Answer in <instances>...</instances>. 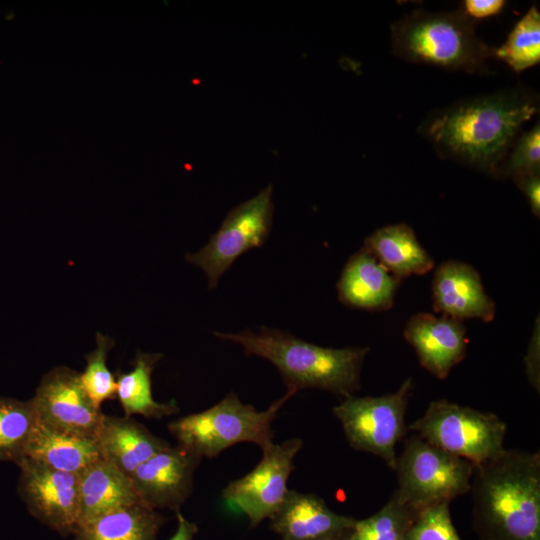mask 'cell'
I'll use <instances>...</instances> for the list:
<instances>
[{
	"label": "cell",
	"mask_w": 540,
	"mask_h": 540,
	"mask_svg": "<svg viewBox=\"0 0 540 540\" xmlns=\"http://www.w3.org/2000/svg\"><path fill=\"white\" fill-rule=\"evenodd\" d=\"M537 111L536 95L508 89L434 112L419 131L439 154L498 178L521 127Z\"/></svg>",
	"instance_id": "1"
},
{
	"label": "cell",
	"mask_w": 540,
	"mask_h": 540,
	"mask_svg": "<svg viewBox=\"0 0 540 540\" xmlns=\"http://www.w3.org/2000/svg\"><path fill=\"white\" fill-rule=\"evenodd\" d=\"M470 491L482 540H540V456L505 449L475 466Z\"/></svg>",
	"instance_id": "2"
},
{
	"label": "cell",
	"mask_w": 540,
	"mask_h": 540,
	"mask_svg": "<svg viewBox=\"0 0 540 540\" xmlns=\"http://www.w3.org/2000/svg\"><path fill=\"white\" fill-rule=\"evenodd\" d=\"M220 339L239 344L245 355L271 362L280 372L287 390L305 388L333 392L344 398L360 388V372L367 347L328 348L299 339L289 332L261 327L258 332H215Z\"/></svg>",
	"instance_id": "3"
},
{
	"label": "cell",
	"mask_w": 540,
	"mask_h": 540,
	"mask_svg": "<svg viewBox=\"0 0 540 540\" xmlns=\"http://www.w3.org/2000/svg\"><path fill=\"white\" fill-rule=\"evenodd\" d=\"M393 53L409 62L466 73L487 72L494 48L475 32L462 9L430 12L413 10L391 25Z\"/></svg>",
	"instance_id": "4"
},
{
	"label": "cell",
	"mask_w": 540,
	"mask_h": 540,
	"mask_svg": "<svg viewBox=\"0 0 540 540\" xmlns=\"http://www.w3.org/2000/svg\"><path fill=\"white\" fill-rule=\"evenodd\" d=\"M295 393L287 390L264 411L244 404L230 392L220 402L202 412L188 414L168 424L178 446L198 457H215L241 442H251L261 449L271 444V424L279 409Z\"/></svg>",
	"instance_id": "5"
},
{
	"label": "cell",
	"mask_w": 540,
	"mask_h": 540,
	"mask_svg": "<svg viewBox=\"0 0 540 540\" xmlns=\"http://www.w3.org/2000/svg\"><path fill=\"white\" fill-rule=\"evenodd\" d=\"M395 471L398 488L394 494L419 513L468 493L475 465L416 435L406 441Z\"/></svg>",
	"instance_id": "6"
},
{
	"label": "cell",
	"mask_w": 540,
	"mask_h": 540,
	"mask_svg": "<svg viewBox=\"0 0 540 540\" xmlns=\"http://www.w3.org/2000/svg\"><path fill=\"white\" fill-rule=\"evenodd\" d=\"M409 430L475 466L505 450L506 423L493 413L440 399L430 403Z\"/></svg>",
	"instance_id": "7"
},
{
	"label": "cell",
	"mask_w": 540,
	"mask_h": 540,
	"mask_svg": "<svg viewBox=\"0 0 540 540\" xmlns=\"http://www.w3.org/2000/svg\"><path fill=\"white\" fill-rule=\"evenodd\" d=\"M411 390L409 378L394 393L378 397L351 395L336 405L333 413L351 447L379 456L395 470V448L406 431L405 412Z\"/></svg>",
	"instance_id": "8"
},
{
	"label": "cell",
	"mask_w": 540,
	"mask_h": 540,
	"mask_svg": "<svg viewBox=\"0 0 540 540\" xmlns=\"http://www.w3.org/2000/svg\"><path fill=\"white\" fill-rule=\"evenodd\" d=\"M272 186L228 212L219 229L196 253L186 254L187 262L201 268L208 287L213 289L238 257L267 240L273 217Z\"/></svg>",
	"instance_id": "9"
},
{
	"label": "cell",
	"mask_w": 540,
	"mask_h": 540,
	"mask_svg": "<svg viewBox=\"0 0 540 540\" xmlns=\"http://www.w3.org/2000/svg\"><path fill=\"white\" fill-rule=\"evenodd\" d=\"M303 441L292 438L280 444L271 443L262 450V458L245 476L232 481L222 492L226 505L244 514L252 527L271 518L282 505L289 489L294 458Z\"/></svg>",
	"instance_id": "10"
},
{
	"label": "cell",
	"mask_w": 540,
	"mask_h": 540,
	"mask_svg": "<svg viewBox=\"0 0 540 540\" xmlns=\"http://www.w3.org/2000/svg\"><path fill=\"white\" fill-rule=\"evenodd\" d=\"M17 466V491L28 512L63 536L79 525V475L59 471L29 458Z\"/></svg>",
	"instance_id": "11"
},
{
	"label": "cell",
	"mask_w": 540,
	"mask_h": 540,
	"mask_svg": "<svg viewBox=\"0 0 540 540\" xmlns=\"http://www.w3.org/2000/svg\"><path fill=\"white\" fill-rule=\"evenodd\" d=\"M38 419L72 433L97 437L104 413L85 393L80 373L57 366L43 375L31 398Z\"/></svg>",
	"instance_id": "12"
},
{
	"label": "cell",
	"mask_w": 540,
	"mask_h": 540,
	"mask_svg": "<svg viewBox=\"0 0 540 540\" xmlns=\"http://www.w3.org/2000/svg\"><path fill=\"white\" fill-rule=\"evenodd\" d=\"M200 457L180 446L157 452L130 476L140 501L153 509L179 512L193 488Z\"/></svg>",
	"instance_id": "13"
},
{
	"label": "cell",
	"mask_w": 540,
	"mask_h": 540,
	"mask_svg": "<svg viewBox=\"0 0 540 540\" xmlns=\"http://www.w3.org/2000/svg\"><path fill=\"white\" fill-rule=\"evenodd\" d=\"M270 519L283 540H347L356 522L330 509L321 497L294 490Z\"/></svg>",
	"instance_id": "14"
},
{
	"label": "cell",
	"mask_w": 540,
	"mask_h": 540,
	"mask_svg": "<svg viewBox=\"0 0 540 540\" xmlns=\"http://www.w3.org/2000/svg\"><path fill=\"white\" fill-rule=\"evenodd\" d=\"M404 336L414 347L420 364L440 379L447 377L466 354L467 337L462 321L444 315L412 316Z\"/></svg>",
	"instance_id": "15"
},
{
	"label": "cell",
	"mask_w": 540,
	"mask_h": 540,
	"mask_svg": "<svg viewBox=\"0 0 540 540\" xmlns=\"http://www.w3.org/2000/svg\"><path fill=\"white\" fill-rule=\"evenodd\" d=\"M432 296L436 312L459 321L476 318L489 322L495 315V304L485 292L480 275L460 261L449 260L436 269Z\"/></svg>",
	"instance_id": "16"
},
{
	"label": "cell",
	"mask_w": 540,
	"mask_h": 540,
	"mask_svg": "<svg viewBox=\"0 0 540 540\" xmlns=\"http://www.w3.org/2000/svg\"><path fill=\"white\" fill-rule=\"evenodd\" d=\"M96 441L101 458L128 477L154 454L170 446L132 417L105 414Z\"/></svg>",
	"instance_id": "17"
},
{
	"label": "cell",
	"mask_w": 540,
	"mask_h": 540,
	"mask_svg": "<svg viewBox=\"0 0 540 540\" xmlns=\"http://www.w3.org/2000/svg\"><path fill=\"white\" fill-rule=\"evenodd\" d=\"M399 279L365 249L350 257L337 283L338 297L347 306L387 310L393 305Z\"/></svg>",
	"instance_id": "18"
},
{
	"label": "cell",
	"mask_w": 540,
	"mask_h": 540,
	"mask_svg": "<svg viewBox=\"0 0 540 540\" xmlns=\"http://www.w3.org/2000/svg\"><path fill=\"white\" fill-rule=\"evenodd\" d=\"M24 458L79 475L101 455L96 438L64 431L37 419Z\"/></svg>",
	"instance_id": "19"
},
{
	"label": "cell",
	"mask_w": 540,
	"mask_h": 540,
	"mask_svg": "<svg viewBox=\"0 0 540 540\" xmlns=\"http://www.w3.org/2000/svg\"><path fill=\"white\" fill-rule=\"evenodd\" d=\"M140 502L130 477L102 458L79 474V525ZM78 529V528H77Z\"/></svg>",
	"instance_id": "20"
},
{
	"label": "cell",
	"mask_w": 540,
	"mask_h": 540,
	"mask_svg": "<svg viewBox=\"0 0 540 540\" xmlns=\"http://www.w3.org/2000/svg\"><path fill=\"white\" fill-rule=\"evenodd\" d=\"M363 249L396 278L429 272L434 261L417 240L412 228L404 223L388 225L374 231Z\"/></svg>",
	"instance_id": "21"
},
{
	"label": "cell",
	"mask_w": 540,
	"mask_h": 540,
	"mask_svg": "<svg viewBox=\"0 0 540 540\" xmlns=\"http://www.w3.org/2000/svg\"><path fill=\"white\" fill-rule=\"evenodd\" d=\"M164 518L137 502L98 516L78 527L74 540H156Z\"/></svg>",
	"instance_id": "22"
},
{
	"label": "cell",
	"mask_w": 540,
	"mask_h": 540,
	"mask_svg": "<svg viewBox=\"0 0 540 540\" xmlns=\"http://www.w3.org/2000/svg\"><path fill=\"white\" fill-rule=\"evenodd\" d=\"M160 353L138 351L133 362V369L127 373H118L116 377L118 398L124 416L139 414L145 418H162L179 411L175 401L157 402L152 396L151 375L156 363L162 358Z\"/></svg>",
	"instance_id": "23"
},
{
	"label": "cell",
	"mask_w": 540,
	"mask_h": 540,
	"mask_svg": "<svg viewBox=\"0 0 540 540\" xmlns=\"http://www.w3.org/2000/svg\"><path fill=\"white\" fill-rule=\"evenodd\" d=\"M37 419L31 399L0 397V461L17 465L24 458Z\"/></svg>",
	"instance_id": "24"
},
{
	"label": "cell",
	"mask_w": 540,
	"mask_h": 540,
	"mask_svg": "<svg viewBox=\"0 0 540 540\" xmlns=\"http://www.w3.org/2000/svg\"><path fill=\"white\" fill-rule=\"evenodd\" d=\"M494 58L505 62L516 73L540 62V12L536 5L519 19L505 42L494 48Z\"/></svg>",
	"instance_id": "25"
},
{
	"label": "cell",
	"mask_w": 540,
	"mask_h": 540,
	"mask_svg": "<svg viewBox=\"0 0 540 540\" xmlns=\"http://www.w3.org/2000/svg\"><path fill=\"white\" fill-rule=\"evenodd\" d=\"M418 513L393 493L372 516L356 520L347 540H406Z\"/></svg>",
	"instance_id": "26"
},
{
	"label": "cell",
	"mask_w": 540,
	"mask_h": 540,
	"mask_svg": "<svg viewBox=\"0 0 540 540\" xmlns=\"http://www.w3.org/2000/svg\"><path fill=\"white\" fill-rule=\"evenodd\" d=\"M96 344L95 350L85 356L86 367L83 373H80V380L90 401L96 408L101 409L104 401L116 396V378L106 364L108 353L115 342L111 337L97 332Z\"/></svg>",
	"instance_id": "27"
},
{
	"label": "cell",
	"mask_w": 540,
	"mask_h": 540,
	"mask_svg": "<svg viewBox=\"0 0 540 540\" xmlns=\"http://www.w3.org/2000/svg\"><path fill=\"white\" fill-rule=\"evenodd\" d=\"M513 145L499 169L498 178L509 177L515 181L530 175H540L539 122L524 132Z\"/></svg>",
	"instance_id": "28"
},
{
	"label": "cell",
	"mask_w": 540,
	"mask_h": 540,
	"mask_svg": "<svg viewBox=\"0 0 540 540\" xmlns=\"http://www.w3.org/2000/svg\"><path fill=\"white\" fill-rule=\"evenodd\" d=\"M406 540H461L452 523L449 504L443 503L420 511Z\"/></svg>",
	"instance_id": "29"
},
{
	"label": "cell",
	"mask_w": 540,
	"mask_h": 540,
	"mask_svg": "<svg viewBox=\"0 0 540 540\" xmlns=\"http://www.w3.org/2000/svg\"><path fill=\"white\" fill-rule=\"evenodd\" d=\"M540 339H539V322L534 328L531 341L525 357L526 372L529 382L537 392H539L540 385V371H539V351H540Z\"/></svg>",
	"instance_id": "30"
},
{
	"label": "cell",
	"mask_w": 540,
	"mask_h": 540,
	"mask_svg": "<svg viewBox=\"0 0 540 540\" xmlns=\"http://www.w3.org/2000/svg\"><path fill=\"white\" fill-rule=\"evenodd\" d=\"M506 2L503 0H465L463 11L470 19H484L499 14Z\"/></svg>",
	"instance_id": "31"
},
{
	"label": "cell",
	"mask_w": 540,
	"mask_h": 540,
	"mask_svg": "<svg viewBox=\"0 0 540 540\" xmlns=\"http://www.w3.org/2000/svg\"><path fill=\"white\" fill-rule=\"evenodd\" d=\"M526 196L533 214L540 215V175H530L514 181Z\"/></svg>",
	"instance_id": "32"
},
{
	"label": "cell",
	"mask_w": 540,
	"mask_h": 540,
	"mask_svg": "<svg viewBox=\"0 0 540 540\" xmlns=\"http://www.w3.org/2000/svg\"><path fill=\"white\" fill-rule=\"evenodd\" d=\"M177 516V530L169 540H193L198 532V527L195 523L188 521L179 511Z\"/></svg>",
	"instance_id": "33"
}]
</instances>
